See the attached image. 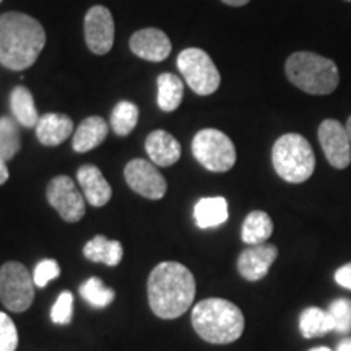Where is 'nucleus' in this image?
I'll return each mask as SVG.
<instances>
[{
  "mask_svg": "<svg viewBox=\"0 0 351 351\" xmlns=\"http://www.w3.org/2000/svg\"><path fill=\"white\" fill-rule=\"evenodd\" d=\"M335 330V324L328 311L320 307H307L300 315V332L304 339L324 335V333Z\"/></svg>",
  "mask_w": 351,
  "mask_h": 351,
  "instance_id": "4be33fe9",
  "label": "nucleus"
},
{
  "mask_svg": "<svg viewBox=\"0 0 351 351\" xmlns=\"http://www.w3.org/2000/svg\"><path fill=\"white\" fill-rule=\"evenodd\" d=\"M278 257V249L274 244H257L244 249L238 258V271L247 282H258L269 274L270 267Z\"/></svg>",
  "mask_w": 351,
  "mask_h": 351,
  "instance_id": "ddd939ff",
  "label": "nucleus"
},
{
  "mask_svg": "<svg viewBox=\"0 0 351 351\" xmlns=\"http://www.w3.org/2000/svg\"><path fill=\"white\" fill-rule=\"evenodd\" d=\"M184 85L179 77L173 73H161L158 77V106L161 111L173 112L181 106Z\"/></svg>",
  "mask_w": 351,
  "mask_h": 351,
  "instance_id": "5701e85b",
  "label": "nucleus"
},
{
  "mask_svg": "<svg viewBox=\"0 0 351 351\" xmlns=\"http://www.w3.org/2000/svg\"><path fill=\"white\" fill-rule=\"evenodd\" d=\"M223 3H226V5L230 7H243L245 3H249L251 0H221Z\"/></svg>",
  "mask_w": 351,
  "mask_h": 351,
  "instance_id": "f704fd0d",
  "label": "nucleus"
},
{
  "mask_svg": "<svg viewBox=\"0 0 351 351\" xmlns=\"http://www.w3.org/2000/svg\"><path fill=\"white\" fill-rule=\"evenodd\" d=\"M20 134L10 117H0V158L10 161L20 150Z\"/></svg>",
  "mask_w": 351,
  "mask_h": 351,
  "instance_id": "bb28decb",
  "label": "nucleus"
},
{
  "mask_svg": "<svg viewBox=\"0 0 351 351\" xmlns=\"http://www.w3.org/2000/svg\"><path fill=\"white\" fill-rule=\"evenodd\" d=\"M195 160L212 173H226L236 165V148L232 140L217 129H204L192 140Z\"/></svg>",
  "mask_w": 351,
  "mask_h": 351,
  "instance_id": "423d86ee",
  "label": "nucleus"
},
{
  "mask_svg": "<svg viewBox=\"0 0 351 351\" xmlns=\"http://www.w3.org/2000/svg\"><path fill=\"white\" fill-rule=\"evenodd\" d=\"M288 80L309 95H330L340 83V73L332 59L315 52H295L285 64Z\"/></svg>",
  "mask_w": 351,
  "mask_h": 351,
  "instance_id": "20e7f679",
  "label": "nucleus"
},
{
  "mask_svg": "<svg viewBox=\"0 0 351 351\" xmlns=\"http://www.w3.org/2000/svg\"><path fill=\"white\" fill-rule=\"evenodd\" d=\"M47 202L67 223L80 221L85 215V195L69 176H57L46 191Z\"/></svg>",
  "mask_w": 351,
  "mask_h": 351,
  "instance_id": "1a4fd4ad",
  "label": "nucleus"
},
{
  "mask_svg": "<svg viewBox=\"0 0 351 351\" xmlns=\"http://www.w3.org/2000/svg\"><path fill=\"white\" fill-rule=\"evenodd\" d=\"M77 181L80 184L83 195H85L86 202L91 207H104L111 200L112 189L96 166H82L77 173Z\"/></svg>",
  "mask_w": 351,
  "mask_h": 351,
  "instance_id": "2eb2a0df",
  "label": "nucleus"
},
{
  "mask_svg": "<svg viewBox=\"0 0 351 351\" xmlns=\"http://www.w3.org/2000/svg\"><path fill=\"white\" fill-rule=\"evenodd\" d=\"M244 324L243 311L223 298H208L192 309V326L197 335L213 345L238 340L244 332Z\"/></svg>",
  "mask_w": 351,
  "mask_h": 351,
  "instance_id": "7ed1b4c3",
  "label": "nucleus"
},
{
  "mask_svg": "<svg viewBox=\"0 0 351 351\" xmlns=\"http://www.w3.org/2000/svg\"><path fill=\"white\" fill-rule=\"evenodd\" d=\"M345 2H351V0H345Z\"/></svg>",
  "mask_w": 351,
  "mask_h": 351,
  "instance_id": "4c0bfd02",
  "label": "nucleus"
},
{
  "mask_svg": "<svg viewBox=\"0 0 351 351\" xmlns=\"http://www.w3.org/2000/svg\"><path fill=\"white\" fill-rule=\"evenodd\" d=\"M346 132H348V137H350V140H351V116L348 117V121H346Z\"/></svg>",
  "mask_w": 351,
  "mask_h": 351,
  "instance_id": "e433bc0d",
  "label": "nucleus"
},
{
  "mask_svg": "<svg viewBox=\"0 0 351 351\" xmlns=\"http://www.w3.org/2000/svg\"><path fill=\"white\" fill-rule=\"evenodd\" d=\"M230 212H228V202L225 197H205L200 199L194 207L195 225L200 230L221 226L226 223Z\"/></svg>",
  "mask_w": 351,
  "mask_h": 351,
  "instance_id": "6ab92c4d",
  "label": "nucleus"
},
{
  "mask_svg": "<svg viewBox=\"0 0 351 351\" xmlns=\"http://www.w3.org/2000/svg\"><path fill=\"white\" fill-rule=\"evenodd\" d=\"M46 44V32L33 16L21 12L0 15V64L25 70L36 62Z\"/></svg>",
  "mask_w": 351,
  "mask_h": 351,
  "instance_id": "f03ea898",
  "label": "nucleus"
},
{
  "mask_svg": "<svg viewBox=\"0 0 351 351\" xmlns=\"http://www.w3.org/2000/svg\"><path fill=\"white\" fill-rule=\"evenodd\" d=\"M86 46L96 56H104L112 49L114 19L111 12L103 5H95L85 16Z\"/></svg>",
  "mask_w": 351,
  "mask_h": 351,
  "instance_id": "f8f14e48",
  "label": "nucleus"
},
{
  "mask_svg": "<svg viewBox=\"0 0 351 351\" xmlns=\"http://www.w3.org/2000/svg\"><path fill=\"white\" fill-rule=\"evenodd\" d=\"M317 137L328 163L337 169L348 168L351 163V140L346 127L335 119H326L319 125Z\"/></svg>",
  "mask_w": 351,
  "mask_h": 351,
  "instance_id": "9b49d317",
  "label": "nucleus"
},
{
  "mask_svg": "<svg viewBox=\"0 0 351 351\" xmlns=\"http://www.w3.org/2000/svg\"><path fill=\"white\" fill-rule=\"evenodd\" d=\"M335 282L346 289H351V262L341 265L335 271Z\"/></svg>",
  "mask_w": 351,
  "mask_h": 351,
  "instance_id": "2f4dec72",
  "label": "nucleus"
},
{
  "mask_svg": "<svg viewBox=\"0 0 351 351\" xmlns=\"http://www.w3.org/2000/svg\"><path fill=\"white\" fill-rule=\"evenodd\" d=\"M73 132V122L65 114H44L36 124L38 140L46 147H57Z\"/></svg>",
  "mask_w": 351,
  "mask_h": 351,
  "instance_id": "f3484780",
  "label": "nucleus"
},
{
  "mask_svg": "<svg viewBox=\"0 0 351 351\" xmlns=\"http://www.w3.org/2000/svg\"><path fill=\"white\" fill-rule=\"evenodd\" d=\"M73 317V295L70 291L60 293L51 309V320L57 326H67Z\"/></svg>",
  "mask_w": 351,
  "mask_h": 351,
  "instance_id": "c85d7f7f",
  "label": "nucleus"
},
{
  "mask_svg": "<svg viewBox=\"0 0 351 351\" xmlns=\"http://www.w3.org/2000/svg\"><path fill=\"white\" fill-rule=\"evenodd\" d=\"M59 275H60L59 263H57L54 258H44V261L38 263L36 269H34L33 280L36 287L44 288L47 283L52 282V280H56Z\"/></svg>",
  "mask_w": 351,
  "mask_h": 351,
  "instance_id": "7c9ffc66",
  "label": "nucleus"
},
{
  "mask_svg": "<svg viewBox=\"0 0 351 351\" xmlns=\"http://www.w3.org/2000/svg\"><path fill=\"white\" fill-rule=\"evenodd\" d=\"M125 182L134 192L138 195L145 197L150 200L163 199L166 191H168V184L163 174L156 169V166L150 161L142 160H132L127 163L124 169Z\"/></svg>",
  "mask_w": 351,
  "mask_h": 351,
  "instance_id": "9d476101",
  "label": "nucleus"
},
{
  "mask_svg": "<svg viewBox=\"0 0 351 351\" xmlns=\"http://www.w3.org/2000/svg\"><path fill=\"white\" fill-rule=\"evenodd\" d=\"M274 232V221L269 217V213L256 210L245 217L241 230V239L249 245L263 244L270 238Z\"/></svg>",
  "mask_w": 351,
  "mask_h": 351,
  "instance_id": "412c9836",
  "label": "nucleus"
},
{
  "mask_svg": "<svg viewBox=\"0 0 351 351\" xmlns=\"http://www.w3.org/2000/svg\"><path fill=\"white\" fill-rule=\"evenodd\" d=\"M10 108L15 119L23 127H36L39 116L33 95L25 86H16L10 95Z\"/></svg>",
  "mask_w": 351,
  "mask_h": 351,
  "instance_id": "b1692460",
  "label": "nucleus"
},
{
  "mask_svg": "<svg viewBox=\"0 0 351 351\" xmlns=\"http://www.w3.org/2000/svg\"><path fill=\"white\" fill-rule=\"evenodd\" d=\"M337 351H351V337L350 339H343L337 345Z\"/></svg>",
  "mask_w": 351,
  "mask_h": 351,
  "instance_id": "72a5a7b5",
  "label": "nucleus"
},
{
  "mask_svg": "<svg viewBox=\"0 0 351 351\" xmlns=\"http://www.w3.org/2000/svg\"><path fill=\"white\" fill-rule=\"evenodd\" d=\"M309 351H332L328 346H315V348H311Z\"/></svg>",
  "mask_w": 351,
  "mask_h": 351,
  "instance_id": "c9c22d12",
  "label": "nucleus"
},
{
  "mask_svg": "<svg viewBox=\"0 0 351 351\" xmlns=\"http://www.w3.org/2000/svg\"><path fill=\"white\" fill-rule=\"evenodd\" d=\"M83 256L91 262L104 263L108 267L119 265L124 257V249L119 241H109L103 234L95 236L83 247Z\"/></svg>",
  "mask_w": 351,
  "mask_h": 351,
  "instance_id": "aec40b11",
  "label": "nucleus"
},
{
  "mask_svg": "<svg viewBox=\"0 0 351 351\" xmlns=\"http://www.w3.org/2000/svg\"><path fill=\"white\" fill-rule=\"evenodd\" d=\"M148 304L158 317L171 320L191 309L195 298V278L186 265L161 262L148 276Z\"/></svg>",
  "mask_w": 351,
  "mask_h": 351,
  "instance_id": "f257e3e1",
  "label": "nucleus"
},
{
  "mask_svg": "<svg viewBox=\"0 0 351 351\" xmlns=\"http://www.w3.org/2000/svg\"><path fill=\"white\" fill-rule=\"evenodd\" d=\"M271 163L283 181L301 184L314 174L315 155L302 135L285 134L274 145Z\"/></svg>",
  "mask_w": 351,
  "mask_h": 351,
  "instance_id": "39448f33",
  "label": "nucleus"
},
{
  "mask_svg": "<svg viewBox=\"0 0 351 351\" xmlns=\"http://www.w3.org/2000/svg\"><path fill=\"white\" fill-rule=\"evenodd\" d=\"M0 2H2V0H0Z\"/></svg>",
  "mask_w": 351,
  "mask_h": 351,
  "instance_id": "58836bf2",
  "label": "nucleus"
},
{
  "mask_svg": "<svg viewBox=\"0 0 351 351\" xmlns=\"http://www.w3.org/2000/svg\"><path fill=\"white\" fill-rule=\"evenodd\" d=\"M130 51L140 59L150 62H163L171 54V41L166 33L158 28H145L132 34L129 41Z\"/></svg>",
  "mask_w": 351,
  "mask_h": 351,
  "instance_id": "4468645a",
  "label": "nucleus"
},
{
  "mask_svg": "<svg viewBox=\"0 0 351 351\" xmlns=\"http://www.w3.org/2000/svg\"><path fill=\"white\" fill-rule=\"evenodd\" d=\"M138 122V108L130 101H121L116 104L111 114V127L114 134L125 137L135 129Z\"/></svg>",
  "mask_w": 351,
  "mask_h": 351,
  "instance_id": "393cba45",
  "label": "nucleus"
},
{
  "mask_svg": "<svg viewBox=\"0 0 351 351\" xmlns=\"http://www.w3.org/2000/svg\"><path fill=\"white\" fill-rule=\"evenodd\" d=\"M8 176H10V173H8V168H7V161L2 160L0 158V186H2L3 182L8 181Z\"/></svg>",
  "mask_w": 351,
  "mask_h": 351,
  "instance_id": "473e14b6",
  "label": "nucleus"
},
{
  "mask_svg": "<svg viewBox=\"0 0 351 351\" xmlns=\"http://www.w3.org/2000/svg\"><path fill=\"white\" fill-rule=\"evenodd\" d=\"M328 313H330L333 324H335V330L340 333L351 332V301L346 298H339L328 306Z\"/></svg>",
  "mask_w": 351,
  "mask_h": 351,
  "instance_id": "cd10ccee",
  "label": "nucleus"
},
{
  "mask_svg": "<svg viewBox=\"0 0 351 351\" xmlns=\"http://www.w3.org/2000/svg\"><path fill=\"white\" fill-rule=\"evenodd\" d=\"M34 300V280L20 262L0 267V301L12 313H25Z\"/></svg>",
  "mask_w": 351,
  "mask_h": 351,
  "instance_id": "6e6552de",
  "label": "nucleus"
},
{
  "mask_svg": "<svg viewBox=\"0 0 351 351\" xmlns=\"http://www.w3.org/2000/svg\"><path fill=\"white\" fill-rule=\"evenodd\" d=\"M80 296L96 309H104L114 301L116 293H114V289L106 287L101 278L91 276L80 287Z\"/></svg>",
  "mask_w": 351,
  "mask_h": 351,
  "instance_id": "a878e982",
  "label": "nucleus"
},
{
  "mask_svg": "<svg viewBox=\"0 0 351 351\" xmlns=\"http://www.w3.org/2000/svg\"><path fill=\"white\" fill-rule=\"evenodd\" d=\"M109 125L108 122L99 116L86 117L85 121L78 125L73 134L72 147L77 153H86L93 148L99 147L108 137Z\"/></svg>",
  "mask_w": 351,
  "mask_h": 351,
  "instance_id": "a211bd4d",
  "label": "nucleus"
},
{
  "mask_svg": "<svg viewBox=\"0 0 351 351\" xmlns=\"http://www.w3.org/2000/svg\"><path fill=\"white\" fill-rule=\"evenodd\" d=\"M178 69L194 93L213 95L219 88L221 77L212 57L199 47H189L178 56Z\"/></svg>",
  "mask_w": 351,
  "mask_h": 351,
  "instance_id": "0eeeda50",
  "label": "nucleus"
},
{
  "mask_svg": "<svg viewBox=\"0 0 351 351\" xmlns=\"http://www.w3.org/2000/svg\"><path fill=\"white\" fill-rule=\"evenodd\" d=\"M145 150L156 166H173L181 158V145L166 130H155L145 140Z\"/></svg>",
  "mask_w": 351,
  "mask_h": 351,
  "instance_id": "dca6fc26",
  "label": "nucleus"
},
{
  "mask_svg": "<svg viewBox=\"0 0 351 351\" xmlns=\"http://www.w3.org/2000/svg\"><path fill=\"white\" fill-rule=\"evenodd\" d=\"M19 346V332L15 324L0 311V351H15Z\"/></svg>",
  "mask_w": 351,
  "mask_h": 351,
  "instance_id": "c756f323",
  "label": "nucleus"
}]
</instances>
